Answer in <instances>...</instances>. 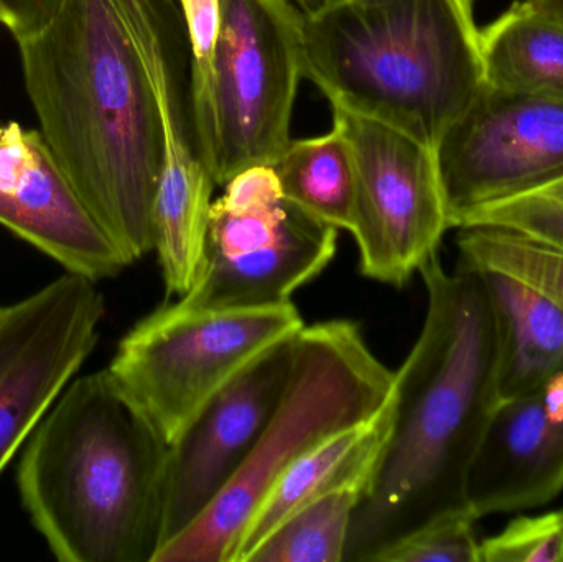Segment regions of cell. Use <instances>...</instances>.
I'll use <instances>...</instances> for the list:
<instances>
[{
    "instance_id": "cell-1",
    "label": "cell",
    "mask_w": 563,
    "mask_h": 562,
    "mask_svg": "<svg viewBox=\"0 0 563 562\" xmlns=\"http://www.w3.org/2000/svg\"><path fill=\"white\" fill-rule=\"evenodd\" d=\"M419 274L426 322L394 373L393 429L354 511L344 561L379 562L427 525L470 511V469L501 403L498 327L478 271L459 264L446 273L437 253Z\"/></svg>"
},
{
    "instance_id": "cell-2",
    "label": "cell",
    "mask_w": 563,
    "mask_h": 562,
    "mask_svg": "<svg viewBox=\"0 0 563 562\" xmlns=\"http://www.w3.org/2000/svg\"><path fill=\"white\" fill-rule=\"evenodd\" d=\"M40 131L129 264L155 246L164 132L147 69L112 0H66L20 42Z\"/></svg>"
},
{
    "instance_id": "cell-3",
    "label": "cell",
    "mask_w": 563,
    "mask_h": 562,
    "mask_svg": "<svg viewBox=\"0 0 563 562\" xmlns=\"http://www.w3.org/2000/svg\"><path fill=\"white\" fill-rule=\"evenodd\" d=\"M170 445L109 370L63 389L25 442L20 500L62 562H154Z\"/></svg>"
},
{
    "instance_id": "cell-4",
    "label": "cell",
    "mask_w": 563,
    "mask_h": 562,
    "mask_svg": "<svg viewBox=\"0 0 563 562\" xmlns=\"http://www.w3.org/2000/svg\"><path fill=\"white\" fill-rule=\"evenodd\" d=\"M305 76L331 102L435 148L485 85L473 0H321Z\"/></svg>"
},
{
    "instance_id": "cell-5",
    "label": "cell",
    "mask_w": 563,
    "mask_h": 562,
    "mask_svg": "<svg viewBox=\"0 0 563 562\" xmlns=\"http://www.w3.org/2000/svg\"><path fill=\"white\" fill-rule=\"evenodd\" d=\"M394 372L351 320L303 327L290 379L260 441L223 494L154 562H233L241 535L295 461L331 436L373 418L390 398Z\"/></svg>"
},
{
    "instance_id": "cell-6",
    "label": "cell",
    "mask_w": 563,
    "mask_h": 562,
    "mask_svg": "<svg viewBox=\"0 0 563 562\" xmlns=\"http://www.w3.org/2000/svg\"><path fill=\"white\" fill-rule=\"evenodd\" d=\"M305 78L303 22L288 0H221L210 92L195 125L214 185L274 165L287 147Z\"/></svg>"
},
{
    "instance_id": "cell-7",
    "label": "cell",
    "mask_w": 563,
    "mask_h": 562,
    "mask_svg": "<svg viewBox=\"0 0 563 562\" xmlns=\"http://www.w3.org/2000/svg\"><path fill=\"white\" fill-rule=\"evenodd\" d=\"M303 327L291 302L217 310L180 299L139 320L108 370L172 445L238 373Z\"/></svg>"
},
{
    "instance_id": "cell-8",
    "label": "cell",
    "mask_w": 563,
    "mask_h": 562,
    "mask_svg": "<svg viewBox=\"0 0 563 562\" xmlns=\"http://www.w3.org/2000/svg\"><path fill=\"white\" fill-rule=\"evenodd\" d=\"M353 148L356 203L351 234L363 276L402 287L450 230L435 152L384 122L333 109Z\"/></svg>"
},
{
    "instance_id": "cell-9",
    "label": "cell",
    "mask_w": 563,
    "mask_h": 562,
    "mask_svg": "<svg viewBox=\"0 0 563 562\" xmlns=\"http://www.w3.org/2000/svg\"><path fill=\"white\" fill-rule=\"evenodd\" d=\"M450 228L563 178V99L483 85L437 142Z\"/></svg>"
},
{
    "instance_id": "cell-10",
    "label": "cell",
    "mask_w": 563,
    "mask_h": 562,
    "mask_svg": "<svg viewBox=\"0 0 563 562\" xmlns=\"http://www.w3.org/2000/svg\"><path fill=\"white\" fill-rule=\"evenodd\" d=\"M104 309L73 273L0 307V474L91 355Z\"/></svg>"
},
{
    "instance_id": "cell-11",
    "label": "cell",
    "mask_w": 563,
    "mask_h": 562,
    "mask_svg": "<svg viewBox=\"0 0 563 562\" xmlns=\"http://www.w3.org/2000/svg\"><path fill=\"white\" fill-rule=\"evenodd\" d=\"M295 339L238 373L168 449L161 548L213 505L250 458L290 379Z\"/></svg>"
},
{
    "instance_id": "cell-12",
    "label": "cell",
    "mask_w": 563,
    "mask_h": 562,
    "mask_svg": "<svg viewBox=\"0 0 563 562\" xmlns=\"http://www.w3.org/2000/svg\"><path fill=\"white\" fill-rule=\"evenodd\" d=\"M0 224L66 273L111 279L131 266L89 213L42 131L0 125Z\"/></svg>"
},
{
    "instance_id": "cell-13",
    "label": "cell",
    "mask_w": 563,
    "mask_h": 562,
    "mask_svg": "<svg viewBox=\"0 0 563 562\" xmlns=\"http://www.w3.org/2000/svg\"><path fill=\"white\" fill-rule=\"evenodd\" d=\"M563 491V372L499 403L466 482L476 520L529 510Z\"/></svg>"
},
{
    "instance_id": "cell-14",
    "label": "cell",
    "mask_w": 563,
    "mask_h": 562,
    "mask_svg": "<svg viewBox=\"0 0 563 562\" xmlns=\"http://www.w3.org/2000/svg\"><path fill=\"white\" fill-rule=\"evenodd\" d=\"M290 203V201H288ZM338 230L290 203L269 243L228 260H205L194 287L180 297L201 309H254L290 302L336 254Z\"/></svg>"
},
{
    "instance_id": "cell-15",
    "label": "cell",
    "mask_w": 563,
    "mask_h": 562,
    "mask_svg": "<svg viewBox=\"0 0 563 562\" xmlns=\"http://www.w3.org/2000/svg\"><path fill=\"white\" fill-rule=\"evenodd\" d=\"M394 421V388L386 405L367 421L331 436L295 461L261 502L241 535L233 562H250L254 551L295 511L338 488H366L379 464Z\"/></svg>"
},
{
    "instance_id": "cell-16",
    "label": "cell",
    "mask_w": 563,
    "mask_h": 562,
    "mask_svg": "<svg viewBox=\"0 0 563 562\" xmlns=\"http://www.w3.org/2000/svg\"><path fill=\"white\" fill-rule=\"evenodd\" d=\"M473 269L498 327L501 401L534 392L563 372V304L509 274Z\"/></svg>"
},
{
    "instance_id": "cell-17",
    "label": "cell",
    "mask_w": 563,
    "mask_h": 562,
    "mask_svg": "<svg viewBox=\"0 0 563 562\" xmlns=\"http://www.w3.org/2000/svg\"><path fill=\"white\" fill-rule=\"evenodd\" d=\"M485 85L563 99V22L512 3L479 30Z\"/></svg>"
},
{
    "instance_id": "cell-18",
    "label": "cell",
    "mask_w": 563,
    "mask_h": 562,
    "mask_svg": "<svg viewBox=\"0 0 563 562\" xmlns=\"http://www.w3.org/2000/svg\"><path fill=\"white\" fill-rule=\"evenodd\" d=\"M273 167L285 200L336 230H353V148L338 125L318 137L291 139Z\"/></svg>"
},
{
    "instance_id": "cell-19",
    "label": "cell",
    "mask_w": 563,
    "mask_h": 562,
    "mask_svg": "<svg viewBox=\"0 0 563 562\" xmlns=\"http://www.w3.org/2000/svg\"><path fill=\"white\" fill-rule=\"evenodd\" d=\"M363 487L338 488L305 505L260 544L250 562H344Z\"/></svg>"
},
{
    "instance_id": "cell-20",
    "label": "cell",
    "mask_w": 563,
    "mask_h": 562,
    "mask_svg": "<svg viewBox=\"0 0 563 562\" xmlns=\"http://www.w3.org/2000/svg\"><path fill=\"white\" fill-rule=\"evenodd\" d=\"M459 264L509 274L563 304V253L515 231L460 228Z\"/></svg>"
},
{
    "instance_id": "cell-21",
    "label": "cell",
    "mask_w": 563,
    "mask_h": 562,
    "mask_svg": "<svg viewBox=\"0 0 563 562\" xmlns=\"http://www.w3.org/2000/svg\"><path fill=\"white\" fill-rule=\"evenodd\" d=\"M468 227L515 231L563 253V178L476 211L462 228Z\"/></svg>"
},
{
    "instance_id": "cell-22",
    "label": "cell",
    "mask_w": 563,
    "mask_h": 562,
    "mask_svg": "<svg viewBox=\"0 0 563 562\" xmlns=\"http://www.w3.org/2000/svg\"><path fill=\"white\" fill-rule=\"evenodd\" d=\"M479 562H563V510L509 521L479 541Z\"/></svg>"
},
{
    "instance_id": "cell-23",
    "label": "cell",
    "mask_w": 563,
    "mask_h": 562,
    "mask_svg": "<svg viewBox=\"0 0 563 562\" xmlns=\"http://www.w3.org/2000/svg\"><path fill=\"white\" fill-rule=\"evenodd\" d=\"M476 521L472 511L440 518L390 548L379 562H479Z\"/></svg>"
},
{
    "instance_id": "cell-24",
    "label": "cell",
    "mask_w": 563,
    "mask_h": 562,
    "mask_svg": "<svg viewBox=\"0 0 563 562\" xmlns=\"http://www.w3.org/2000/svg\"><path fill=\"white\" fill-rule=\"evenodd\" d=\"M191 53V112L200 121L210 92L214 48L220 35L221 0H178Z\"/></svg>"
},
{
    "instance_id": "cell-25",
    "label": "cell",
    "mask_w": 563,
    "mask_h": 562,
    "mask_svg": "<svg viewBox=\"0 0 563 562\" xmlns=\"http://www.w3.org/2000/svg\"><path fill=\"white\" fill-rule=\"evenodd\" d=\"M282 197L279 178L273 165H254L238 172L227 185L223 197L218 198L221 207L230 210H246L257 205L269 203Z\"/></svg>"
},
{
    "instance_id": "cell-26",
    "label": "cell",
    "mask_w": 563,
    "mask_h": 562,
    "mask_svg": "<svg viewBox=\"0 0 563 562\" xmlns=\"http://www.w3.org/2000/svg\"><path fill=\"white\" fill-rule=\"evenodd\" d=\"M66 0H0V23L16 43L38 35L52 25Z\"/></svg>"
},
{
    "instance_id": "cell-27",
    "label": "cell",
    "mask_w": 563,
    "mask_h": 562,
    "mask_svg": "<svg viewBox=\"0 0 563 562\" xmlns=\"http://www.w3.org/2000/svg\"><path fill=\"white\" fill-rule=\"evenodd\" d=\"M532 9L563 22V0H526Z\"/></svg>"
}]
</instances>
